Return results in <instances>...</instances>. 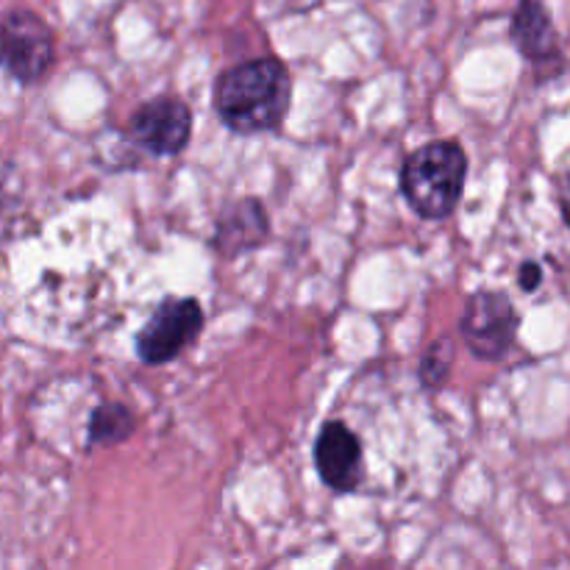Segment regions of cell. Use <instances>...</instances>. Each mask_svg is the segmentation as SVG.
Masks as SVG:
<instances>
[{"mask_svg": "<svg viewBox=\"0 0 570 570\" xmlns=\"http://www.w3.org/2000/svg\"><path fill=\"white\" fill-rule=\"evenodd\" d=\"M293 81L273 56L250 59L220 72L215 83V111L232 131H276L289 111Z\"/></svg>", "mask_w": 570, "mask_h": 570, "instance_id": "obj_1", "label": "cell"}, {"mask_svg": "<svg viewBox=\"0 0 570 570\" xmlns=\"http://www.w3.org/2000/svg\"><path fill=\"white\" fill-rule=\"evenodd\" d=\"M468 176V156L454 139H440L406 156L401 167V193L423 220L454 215Z\"/></svg>", "mask_w": 570, "mask_h": 570, "instance_id": "obj_2", "label": "cell"}, {"mask_svg": "<svg viewBox=\"0 0 570 570\" xmlns=\"http://www.w3.org/2000/svg\"><path fill=\"white\" fill-rule=\"evenodd\" d=\"M56 61V39L48 22L31 9H11L0 17V67L14 81L39 83Z\"/></svg>", "mask_w": 570, "mask_h": 570, "instance_id": "obj_3", "label": "cell"}, {"mask_svg": "<svg viewBox=\"0 0 570 570\" xmlns=\"http://www.w3.org/2000/svg\"><path fill=\"white\" fill-rule=\"evenodd\" d=\"M460 334L473 356L484 362H499L515 343V306L499 289H479L468 298L460 317Z\"/></svg>", "mask_w": 570, "mask_h": 570, "instance_id": "obj_4", "label": "cell"}, {"mask_svg": "<svg viewBox=\"0 0 570 570\" xmlns=\"http://www.w3.org/2000/svg\"><path fill=\"white\" fill-rule=\"evenodd\" d=\"M204 328V309L195 298H165L137 334V356L145 365L176 360Z\"/></svg>", "mask_w": 570, "mask_h": 570, "instance_id": "obj_5", "label": "cell"}, {"mask_svg": "<svg viewBox=\"0 0 570 570\" xmlns=\"http://www.w3.org/2000/svg\"><path fill=\"white\" fill-rule=\"evenodd\" d=\"M126 134L150 156H176L193 137V111L181 98H154L134 111Z\"/></svg>", "mask_w": 570, "mask_h": 570, "instance_id": "obj_6", "label": "cell"}, {"mask_svg": "<svg viewBox=\"0 0 570 570\" xmlns=\"http://www.w3.org/2000/svg\"><path fill=\"white\" fill-rule=\"evenodd\" d=\"M315 468L323 484L334 493H351L360 488L365 462H362V443L343 421L323 423L315 440Z\"/></svg>", "mask_w": 570, "mask_h": 570, "instance_id": "obj_7", "label": "cell"}, {"mask_svg": "<svg viewBox=\"0 0 570 570\" xmlns=\"http://www.w3.org/2000/svg\"><path fill=\"white\" fill-rule=\"evenodd\" d=\"M510 33L523 59H529L532 65L560 61V42H557L554 22H551V14L540 0H521L518 3Z\"/></svg>", "mask_w": 570, "mask_h": 570, "instance_id": "obj_8", "label": "cell"}, {"mask_svg": "<svg viewBox=\"0 0 570 570\" xmlns=\"http://www.w3.org/2000/svg\"><path fill=\"white\" fill-rule=\"evenodd\" d=\"M267 232H271V223H267L265 206L256 198H243L228 206L217 220L215 245L223 256H237L265 243Z\"/></svg>", "mask_w": 570, "mask_h": 570, "instance_id": "obj_9", "label": "cell"}, {"mask_svg": "<svg viewBox=\"0 0 570 570\" xmlns=\"http://www.w3.org/2000/svg\"><path fill=\"white\" fill-rule=\"evenodd\" d=\"M134 429H137L134 412L126 404L109 401V404H100L89 417V445L92 449L95 445H117L131 438Z\"/></svg>", "mask_w": 570, "mask_h": 570, "instance_id": "obj_10", "label": "cell"}, {"mask_svg": "<svg viewBox=\"0 0 570 570\" xmlns=\"http://www.w3.org/2000/svg\"><path fill=\"white\" fill-rule=\"evenodd\" d=\"M451 356H454V351H451L449 340H443V343H434L432 348H429L426 354H423V360H421V382H423V387L438 390V387H443L445 382H449Z\"/></svg>", "mask_w": 570, "mask_h": 570, "instance_id": "obj_11", "label": "cell"}, {"mask_svg": "<svg viewBox=\"0 0 570 570\" xmlns=\"http://www.w3.org/2000/svg\"><path fill=\"white\" fill-rule=\"evenodd\" d=\"M518 282H521L523 293H534V289L540 287V282H543V271H540V265H534V262H527V265H521Z\"/></svg>", "mask_w": 570, "mask_h": 570, "instance_id": "obj_12", "label": "cell"}, {"mask_svg": "<svg viewBox=\"0 0 570 570\" xmlns=\"http://www.w3.org/2000/svg\"><path fill=\"white\" fill-rule=\"evenodd\" d=\"M560 209L570 228V173L566 176V181H562V189H560Z\"/></svg>", "mask_w": 570, "mask_h": 570, "instance_id": "obj_13", "label": "cell"}]
</instances>
